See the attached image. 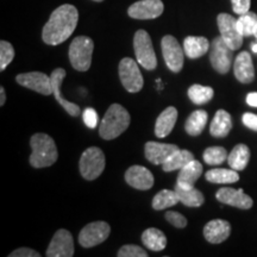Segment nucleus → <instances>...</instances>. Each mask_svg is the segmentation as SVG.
<instances>
[{"mask_svg": "<svg viewBox=\"0 0 257 257\" xmlns=\"http://www.w3.org/2000/svg\"><path fill=\"white\" fill-rule=\"evenodd\" d=\"M202 174V165L199 161L193 160L185 166L184 168L180 169L178 181L176 185L180 186L181 188H192L194 187L195 182L198 181Z\"/></svg>", "mask_w": 257, "mask_h": 257, "instance_id": "412c9836", "label": "nucleus"}, {"mask_svg": "<svg viewBox=\"0 0 257 257\" xmlns=\"http://www.w3.org/2000/svg\"><path fill=\"white\" fill-rule=\"evenodd\" d=\"M213 89L208 86L193 85L188 88V98L195 105H204L213 98Z\"/></svg>", "mask_w": 257, "mask_h": 257, "instance_id": "473e14b6", "label": "nucleus"}, {"mask_svg": "<svg viewBox=\"0 0 257 257\" xmlns=\"http://www.w3.org/2000/svg\"><path fill=\"white\" fill-rule=\"evenodd\" d=\"M175 191L178 193L180 202L188 207H200L205 202L204 194L195 187L181 188L180 186H175Z\"/></svg>", "mask_w": 257, "mask_h": 257, "instance_id": "c85d7f7f", "label": "nucleus"}, {"mask_svg": "<svg viewBox=\"0 0 257 257\" xmlns=\"http://www.w3.org/2000/svg\"><path fill=\"white\" fill-rule=\"evenodd\" d=\"M161 48H162L163 59H165V62L170 72H181L182 67H184L185 50L180 46L178 40L170 35H167L161 41Z\"/></svg>", "mask_w": 257, "mask_h": 257, "instance_id": "6e6552de", "label": "nucleus"}, {"mask_svg": "<svg viewBox=\"0 0 257 257\" xmlns=\"http://www.w3.org/2000/svg\"><path fill=\"white\" fill-rule=\"evenodd\" d=\"M231 3H232L233 12L239 16L249 12L251 5V0H231Z\"/></svg>", "mask_w": 257, "mask_h": 257, "instance_id": "58836bf2", "label": "nucleus"}, {"mask_svg": "<svg viewBox=\"0 0 257 257\" xmlns=\"http://www.w3.org/2000/svg\"><path fill=\"white\" fill-rule=\"evenodd\" d=\"M15 57V49L8 41L0 42V70L4 72L6 67L12 62Z\"/></svg>", "mask_w": 257, "mask_h": 257, "instance_id": "f704fd0d", "label": "nucleus"}, {"mask_svg": "<svg viewBox=\"0 0 257 257\" xmlns=\"http://www.w3.org/2000/svg\"><path fill=\"white\" fill-rule=\"evenodd\" d=\"M243 124L248 128H251L253 131H257V114L253 113H244L242 117Z\"/></svg>", "mask_w": 257, "mask_h": 257, "instance_id": "a19ab883", "label": "nucleus"}, {"mask_svg": "<svg viewBox=\"0 0 257 257\" xmlns=\"http://www.w3.org/2000/svg\"><path fill=\"white\" fill-rule=\"evenodd\" d=\"M142 242L152 251H161L167 246V237L161 230L150 227L142 233Z\"/></svg>", "mask_w": 257, "mask_h": 257, "instance_id": "a878e982", "label": "nucleus"}, {"mask_svg": "<svg viewBox=\"0 0 257 257\" xmlns=\"http://www.w3.org/2000/svg\"><path fill=\"white\" fill-rule=\"evenodd\" d=\"M30 146L32 149L30 165L34 168H47L57 161L59 153L55 141L47 134H36L31 137Z\"/></svg>", "mask_w": 257, "mask_h": 257, "instance_id": "f03ea898", "label": "nucleus"}, {"mask_svg": "<svg viewBox=\"0 0 257 257\" xmlns=\"http://www.w3.org/2000/svg\"><path fill=\"white\" fill-rule=\"evenodd\" d=\"M135 55L138 64L147 70H154L157 67V60L152 38L146 30H138L134 37Z\"/></svg>", "mask_w": 257, "mask_h": 257, "instance_id": "423d86ee", "label": "nucleus"}, {"mask_svg": "<svg viewBox=\"0 0 257 257\" xmlns=\"http://www.w3.org/2000/svg\"><path fill=\"white\" fill-rule=\"evenodd\" d=\"M207 181L212 182V184H234L239 180V175L237 170L234 169H223V168H216L211 169L205 174Z\"/></svg>", "mask_w": 257, "mask_h": 257, "instance_id": "c756f323", "label": "nucleus"}, {"mask_svg": "<svg viewBox=\"0 0 257 257\" xmlns=\"http://www.w3.org/2000/svg\"><path fill=\"white\" fill-rule=\"evenodd\" d=\"M117 255L118 257H147L148 252L141 246L127 244V245L121 246Z\"/></svg>", "mask_w": 257, "mask_h": 257, "instance_id": "c9c22d12", "label": "nucleus"}, {"mask_svg": "<svg viewBox=\"0 0 257 257\" xmlns=\"http://www.w3.org/2000/svg\"><path fill=\"white\" fill-rule=\"evenodd\" d=\"M246 104L252 107H257V93L252 92L246 95Z\"/></svg>", "mask_w": 257, "mask_h": 257, "instance_id": "79ce46f5", "label": "nucleus"}, {"mask_svg": "<svg viewBox=\"0 0 257 257\" xmlns=\"http://www.w3.org/2000/svg\"><path fill=\"white\" fill-rule=\"evenodd\" d=\"M94 43L87 36H78L69 47V61L72 67L78 72H87L92 63V54Z\"/></svg>", "mask_w": 257, "mask_h": 257, "instance_id": "20e7f679", "label": "nucleus"}, {"mask_svg": "<svg viewBox=\"0 0 257 257\" xmlns=\"http://www.w3.org/2000/svg\"><path fill=\"white\" fill-rule=\"evenodd\" d=\"M216 198L221 204L242 208V210H249L253 205L252 199L249 195H246L243 189L223 187L218 189V192L216 193Z\"/></svg>", "mask_w": 257, "mask_h": 257, "instance_id": "2eb2a0df", "label": "nucleus"}, {"mask_svg": "<svg viewBox=\"0 0 257 257\" xmlns=\"http://www.w3.org/2000/svg\"><path fill=\"white\" fill-rule=\"evenodd\" d=\"M231 233V225L229 221L223 219H214L208 221L204 227V237L208 243L219 244L229 238Z\"/></svg>", "mask_w": 257, "mask_h": 257, "instance_id": "6ab92c4d", "label": "nucleus"}, {"mask_svg": "<svg viewBox=\"0 0 257 257\" xmlns=\"http://www.w3.org/2000/svg\"><path fill=\"white\" fill-rule=\"evenodd\" d=\"M19 85L27 87L32 91L40 93L43 95H49L53 93V86H51V78L47 74L41 72H30L19 74L16 78Z\"/></svg>", "mask_w": 257, "mask_h": 257, "instance_id": "f8f14e48", "label": "nucleus"}, {"mask_svg": "<svg viewBox=\"0 0 257 257\" xmlns=\"http://www.w3.org/2000/svg\"><path fill=\"white\" fill-rule=\"evenodd\" d=\"M48 257H72L74 255V242L68 230L56 231L47 249Z\"/></svg>", "mask_w": 257, "mask_h": 257, "instance_id": "ddd939ff", "label": "nucleus"}, {"mask_svg": "<svg viewBox=\"0 0 257 257\" xmlns=\"http://www.w3.org/2000/svg\"><path fill=\"white\" fill-rule=\"evenodd\" d=\"M257 28V15L255 12H246L237 19V29L243 37L252 36Z\"/></svg>", "mask_w": 257, "mask_h": 257, "instance_id": "2f4dec72", "label": "nucleus"}, {"mask_svg": "<svg viewBox=\"0 0 257 257\" xmlns=\"http://www.w3.org/2000/svg\"><path fill=\"white\" fill-rule=\"evenodd\" d=\"M125 181L131 187L140 191H148L154 186V176L146 167L133 166L125 173Z\"/></svg>", "mask_w": 257, "mask_h": 257, "instance_id": "f3484780", "label": "nucleus"}, {"mask_svg": "<svg viewBox=\"0 0 257 257\" xmlns=\"http://www.w3.org/2000/svg\"><path fill=\"white\" fill-rule=\"evenodd\" d=\"M163 3L161 0H140L127 10V15L134 19H155L163 14Z\"/></svg>", "mask_w": 257, "mask_h": 257, "instance_id": "4468645a", "label": "nucleus"}, {"mask_svg": "<svg viewBox=\"0 0 257 257\" xmlns=\"http://www.w3.org/2000/svg\"><path fill=\"white\" fill-rule=\"evenodd\" d=\"M93 2H98V3H100V2H104V0H93Z\"/></svg>", "mask_w": 257, "mask_h": 257, "instance_id": "49530a36", "label": "nucleus"}, {"mask_svg": "<svg viewBox=\"0 0 257 257\" xmlns=\"http://www.w3.org/2000/svg\"><path fill=\"white\" fill-rule=\"evenodd\" d=\"M217 23L220 36L225 43L232 50L239 49L243 44V36L237 29V19H234L231 15L220 14L217 17Z\"/></svg>", "mask_w": 257, "mask_h": 257, "instance_id": "9b49d317", "label": "nucleus"}, {"mask_svg": "<svg viewBox=\"0 0 257 257\" xmlns=\"http://www.w3.org/2000/svg\"><path fill=\"white\" fill-rule=\"evenodd\" d=\"M130 121V114L125 107L119 104H112L102 118L99 135L106 141L114 140L126 130Z\"/></svg>", "mask_w": 257, "mask_h": 257, "instance_id": "7ed1b4c3", "label": "nucleus"}, {"mask_svg": "<svg viewBox=\"0 0 257 257\" xmlns=\"http://www.w3.org/2000/svg\"><path fill=\"white\" fill-rule=\"evenodd\" d=\"M118 72H119L120 81L127 92L137 93L143 88L144 80L142 73L135 60L130 57H125L121 60L118 67Z\"/></svg>", "mask_w": 257, "mask_h": 257, "instance_id": "0eeeda50", "label": "nucleus"}, {"mask_svg": "<svg viewBox=\"0 0 257 257\" xmlns=\"http://www.w3.org/2000/svg\"><path fill=\"white\" fill-rule=\"evenodd\" d=\"M111 232V227L106 221H93L86 225L79 234V243L83 248H92L105 242Z\"/></svg>", "mask_w": 257, "mask_h": 257, "instance_id": "9d476101", "label": "nucleus"}, {"mask_svg": "<svg viewBox=\"0 0 257 257\" xmlns=\"http://www.w3.org/2000/svg\"><path fill=\"white\" fill-rule=\"evenodd\" d=\"M253 36L256 37V40H257V28H256V31H255V34H253Z\"/></svg>", "mask_w": 257, "mask_h": 257, "instance_id": "a18cd8bd", "label": "nucleus"}, {"mask_svg": "<svg viewBox=\"0 0 257 257\" xmlns=\"http://www.w3.org/2000/svg\"><path fill=\"white\" fill-rule=\"evenodd\" d=\"M194 160V155L189 150H176L168 160L162 165V168L165 172H174V170L182 169L185 166H187L191 161Z\"/></svg>", "mask_w": 257, "mask_h": 257, "instance_id": "cd10ccee", "label": "nucleus"}, {"mask_svg": "<svg viewBox=\"0 0 257 257\" xmlns=\"http://www.w3.org/2000/svg\"><path fill=\"white\" fill-rule=\"evenodd\" d=\"M251 50H252L255 54H257V42H256V43H252V44H251Z\"/></svg>", "mask_w": 257, "mask_h": 257, "instance_id": "c03bdc74", "label": "nucleus"}, {"mask_svg": "<svg viewBox=\"0 0 257 257\" xmlns=\"http://www.w3.org/2000/svg\"><path fill=\"white\" fill-rule=\"evenodd\" d=\"M176 150H179V147L175 144L159 142H148L144 148L147 160L153 165H163Z\"/></svg>", "mask_w": 257, "mask_h": 257, "instance_id": "a211bd4d", "label": "nucleus"}, {"mask_svg": "<svg viewBox=\"0 0 257 257\" xmlns=\"http://www.w3.org/2000/svg\"><path fill=\"white\" fill-rule=\"evenodd\" d=\"M232 128V119L229 112L225 110H218L212 119L210 133L216 138H224L230 134Z\"/></svg>", "mask_w": 257, "mask_h": 257, "instance_id": "b1692460", "label": "nucleus"}, {"mask_svg": "<svg viewBox=\"0 0 257 257\" xmlns=\"http://www.w3.org/2000/svg\"><path fill=\"white\" fill-rule=\"evenodd\" d=\"M178 120V110L173 106H169L162 111L156 119L155 135L159 138H165L172 133Z\"/></svg>", "mask_w": 257, "mask_h": 257, "instance_id": "4be33fe9", "label": "nucleus"}, {"mask_svg": "<svg viewBox=\"0 0 257 257\" xmlns=\"http://www.w3.org/2000/svg\"><path fill=\"white\" fill-rule=\"evenodd\" d=\"M165 217L170 224L174 225L175 227H179V229H184V227L187 226V219L181 213H179V212L168 211Z\"/></svg>", "mask_w": 257, "mask_h": 257, "instance_id": "e433bc0d", "label": "nucleus"}, {"mask_svg": "<svg viewBox=\"0 0 257 257\" xmlns=\"http://www.w3.org/2000/svg\"><path fill=\"white\" fill-rule=\"evenodd\" d=\"M207 119H208V114L206 111L204 110L194 111L193 113H191V115H189L188 119L186 120V124H185L186 133H187L189 136H193V137L201 135L205 126H206Z\"/></svg>", "mask_w": 257, "mask_h": 257, "instance_id": "bb28decb", "label": "nucleus"}, {"mask_svg": "<svg viewBox=\"0 0 257 257\" xmlns=\"http://www.w3.org/2000/svg\"><path fill=\"white\" fill-rule=\"evenodd\" d=\"M41 253L30 248H19L10 253L9 257H40Z\"/></svg>", "mask_w": 257, "mask_h": 257, "instance_id": "ea45409f", "label": "nucleus"}, {"mask_svg": "<svg viewBox=\"0 0 257 257\" xmlns=\"http://www.w3.org/2000/svg\"><path fill=\"white\" fill-rule=\"evenodd\" d=\"M82 119L83 123L86 124V126L89 128H95L96 125H98V113L94 108L92 107H87L82 113Z\"/></svg>", "mask_w": 257, "mask_h": 257, "instance_id": "4c0bfd02", "label": "nucleus"}, {"mask_svg": "<svg viewBox=\"0 0 257 257\" xmlns=\"http://www.w3.org/2000/svg\"><path fill=\"white\" fill-rule=\"evenodd\" d=\"M80 173L83 179L92 181L104 172L105 155L98 147H89L80 157Z\"/></svg>", "mask_w": 257, "mask_h": 257, "instance_id": "39448f33", "label": "nucleus"}, {"mask_svg": "<svg viewBox=\"0 0 257 257\" xmlns=\"http://www.w3.org/2000/svg\"><path fill=\"white\" fill-rule=\"evenodd\" d=\"M232 49L225 43L221 36L216 37L211 43L210 61L216 72L226 74L232 64Z\"/></svg>", "mask_w": 257, "mask_h": 257, "instance_id": "1a4fd4ad", "label": "nucleus"}, {"mask_svg": "<svg viewBox=\"0 0 257 257\" xmlns=\"http://www.w3.org/2000/svg\"><path fill=\"white\" fill-rule=\"evenodd\" d=\"M6 101V94H5V88L0 87V106H4Z\"/></svg>", "mask_w": 257, "mask_h": 257, "instance_id": "37998d69", "label": "nucleus"}, {"mask_svg": "<svg viewBox=\"0 0 257 257\" xmlns=\"http://www.w3.org/2000/svg\"><path fill=\"white\" fill-rule=\"evenodd\" d=\"M250 161V149L245 144H237L227 156L229 166L234 170H244Z\"/></svg>", "mask_w": 257, "mask_h": 257, "instance_id": "393cba45", "label": "nucleus"}, {"mask_svg": "<svg viewBox=\"0 0 257 257\" xmlns=\"http://www.w3.org/2000/svg\"><path fill=\"white\" fill-rule=\"evenodd\" d=\"M233 72L236 79L242 83H250L255 79V69L251 55L248 51H242L236 57L233 64Z\"/></svg>", "mask_w": 257, "mask_h": 257, "instance_id": "aec40b11", "label": "nucleus"}, {"mask_svg": "<svg viewBox=\"0 0 257 257\" xmlns=\"http://www.w3.org/2000/svg\"><path fill=\"white\" fill-rule=\"evenodd\" d=\"M79 21V12L70 4L61 5L50 15L42 31V40L49 46L63 43L72 36Z\"/></svg>", "mask_w": 257, "mask_h": 257, "instance_id": "f257e3e1", "label": "nucleus"}, {"mask_svg": "<svg viewBox=\"0 0 257 257\" xmlns=\"http://www.w3.org/2000/svg\"><path fill=\"white\" fill-rule=\"evenodd\" d=\"M180 201L179 195L176 191H169V189H162L157 193L153 199V207L156 211H162L166 208L174 206Z\"/></svg>", "mask_w": 257, "mask_h": 257, "instance_id": "7c9ffc66", "label": "nucleus"}, {"mask_svg": "<svg viewBox=\"0 0 257 257\" xmlns=\"http://www.w3.org/2000/svg\"><path fill=\"white\" fill-rule=\"evenodd\" d=\"M211 44L206 37L188 36L184 41V50L189 59H199L210 50Z\"/></svg>", "mask_w": 257, "mask_h": 257, "instance_id": "5701e85b", "label": "nucleus"}, {"mask_svg": "<svg viewBox=\"0 0 257 257\" xmlns=\"http://www.w3.org/2000/svg\"><path fill=\"white\" fill-rule=\"evenodd\" d=\"M226 149L223 147H210L204 152V161L210 166H219L227 160Z\"/></svg>", "mask_w": 257, "mask_h": 257, "instance_id": "72a5a7b5", "label": "nucleus"}, {"mask_svg": "<svg viewBox=\"0 0 257 257\" xmlns=\"http://www.w3.org/2000/svg\"><path fill=\"white\" fill-rule=\"evenodd\" d=\"M51 86H53V94L55 95V99L57 102L62 106V107L66 110L68 114L72 115V117H79L80 113H81V110L76 104L74 102H70L62 96V91H61V85H62L63 79L66 78V70L63 68H56L53 70L51 73Z\"/></svg>", "mask_w": 257, "mask_h": 257, "instance_id": "dca6fc26", "label": "nucleus"}]
</instances>
